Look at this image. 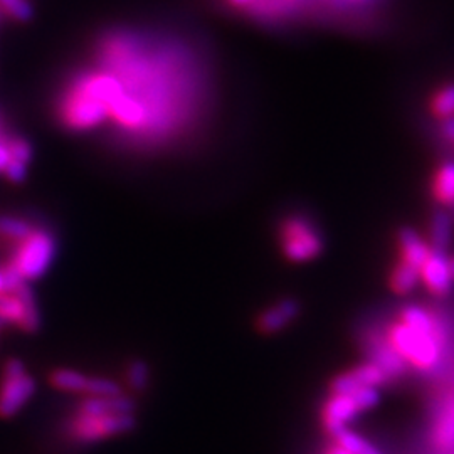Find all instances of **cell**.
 <instances>
[{
    "instance_id": "obj_35",
    "label": "cell",
    "mask_w": 454,
    "mask_h": 454,
    "mask_svg": "<svg viewBox=\"0 0 454 454\" xmlns=\"http://www.w3.org/2000/svg\"><path fill=\"white\" fill-rule=\"evenodd\" d=\"M0 325H2V320H0Z\"/></svg>"
},
{
    "instance_id": "obj_12",
    "label": "cell",
    "mask_w": 454,
    "mask_h": 454,
    "mask_svg": "<svg viewBox=\"0 0 454 454\" xmlns=\"http://www.w3.org/2000/svg\"><path fill=\"white\" fill-rule=\"evenodd\" d=\"M300 315V305L294 300H283L275 307L266 309L258 320V328L262 333H276Z\"/></svg>"
},
{
    "instance_id": "obj_1",
    "label": "cell",
    "mask_w": 454,
    "mask_h": 454,
    "mask_svg": "<svg viewBox=\"0 0 454 454\" xmlns=\"http://www.w3.org/2000/svg\"><path fill=\"white\" fill-rule=\"evenodd\" d=\"M387 341L409 365L419 371L431 372L441 365L444 340L438 335L421 333L409 325L399 322L390 326Z\"/></svg>"
},
{
    "instance_id": "obj_17",
    "label": "cell",
    "mask_w": 454,
    "mask_h": 454,
    "mask_svg": "<svg viewBox=\"0 0 454 454\" xmlns=\"http://www.w3.org/2000/svg\"><path fill=\"white\" fill-rule=\"evenodd\" d=\"M453 236V223L446 211H436L431 221V243L434 249L446 251V247L451 243Z\"/></svg>"
},
{
    "instance_id": "obj_31",
    "label": "cell",
    "mask_w": 454,
    "mask_h": 454,
    "mask_svg": "<svg viewBox=\"0 0 454 454\" xmlns=\"http://www.w3.org/2000/svg\"><path fill=\"white\" fill-rule=\"evenodd\" d=\"M231 5H234V7H243V9H246V7H249L254 0H227Z\"/></svg>"
},
{
    "instance_id": "obj_19",
    "label": "cell",
    "mask_w": 454,
    "mask_h": 454,
    "mask_svg": "<svg viewBox=\"0 0 454 454\" xmlns=\"http://www.w3.org/2000/svg\"><path fill=\"white\" fill-rule=\"evenodd\" d=\"M434 194L439 202L454 204V162L444 163L439 168L434 182Z\"/></svg>"
},
{
    "instance_id": "obj_27",
    "label": "cell",
    "mask_w": 454,
    "mask_h": 454,
    "mask_svg": "<svg viewBox=\"0 0 454 454\" xmlns=\"http://www.w3.org/2000/svg\"><path fill=\"white\" fill-rule=\"evenodd\" d=\"M12 160L27 163L31 160V146L26 140H14L9 144Z\"/></svg>"
},
{
    "instance_id": "obj_5",
    "label": "cell",
    "mask_w": 454,
    "mask_h": 454,
    "mask_svg": "<svg viewBox=\"0 0 454 454\" xmlns=\"http://www.w3.org/2000/svg\"><path fill=\"white\" fill-rule=\"evenodd\" d=\"M281 243L285 254L293 261L311 260L324 249L318 231L303 217L286 219L281 229Z\"/></svg>"
},
{
    "instance_id": "obj_10",
    "label": "cell",
    "mask_w": 454,
    "mask_h": 454,
    "mask_svg": "<svg viewBox=\"0 0 454 454\" xmlns=\"http://www.w3.org/2000/svg\"><path fill=\"white\" fill-rule=\"evenodd\" d=\"M369 352H371L369 354L371 362H373L382 372L386 373L389 380L401 379L406 375L409 364L397 354V350L390 345L387 339L373 341Z\"/></svg>"
},
{
    "instance_id": "obj_15",
    "label": "cell",
    "mask_w": 454,
    "mask_h": 454,
    "mask_svg": "<svg viewBox=\"0 0 454 454\" xmlns=\"http://www.w3.org/2000/svg\"><path fill=\"white\" fill-rule=\"evenodd\" d=\"M335 444L340 446L341 450H345L350 454H384L372 441L364 438L357 434L356 431H352L350 427L341 429L337 436H333Z\"/></svg>"
},
{
    "instance_id": "obj_14",
    "label": "cell",
    "mask_w": 454,
    "mask_h": 454,
    "mask_svg": "<svg viewBox=\"0 0 454 454\" xmlns=\"http://www.w3.org/2000/svg\"><path fill=\"white\" fill-rule=\"evenodd\" d=\"M401 322L409 325L411 328H414L421 333L438 335L442 339V330L439 328L438 322L426 309L418 307V305H409V307L403 309Z\"/></svg>"
},
{
    "instance_id": "obj_13",
    "label": "cell",
    "mask_w": 454,
    "mask_h": 454,
    "mask_svg": "<svg viewBox=\"0 0 454 454\" xmlns=\"http://www.w3.org/2000/svg\"><path fill=\"white\" fill-rule=\"evenodd\" d=\"M399 246H401L403 261L419 268V270L431 253V246L426 243L421 236L411 227H403L399 231Z\"/></svg>"
},
{
    "instance_id": "obj_29",
    "label": "cell",
    "mask_w": 454,
    "mask_h": 454,
    "mask_svg": "<svg viewBox=\"0 0 454 454\" xmlns=\"http://www.w3.org/2000/svg\"><path fill=\"white\" fill-rule=\"evenodd\" d=\"M441 131H442V135H444L448 140L454 142V116L444 118V121H442V125H441Z\"/></svg>"
},
{
    "instance_id": "obj_9",
    "label": "cell",
    "mask_w": 454,
    "mask_h": 454,
    "mask_svg": "<svg viewBox=\"0 0 454 454\" xmlns=\"http://www.w3.org/2000/svg\"><path fill=\"white\" fill-rule=\"evenodd\" d=\"M421 279L434 294L444 296L451 292L453 275L450 270V258L446 256V251L431 247L427 260L421 266Z\"/></svg>"
},
{
    "instance_id": "obj_3",
    "label": "cell",
    "mask_w": 454,
    "mask_h": 454,
    "mask_svg": "<svg viewBox=\"0 0 454 454\" xmlns=\"http://www.w3.org/2000/svg\"><path fill=\"white\" fill-rule=\"evenodd\" d=\"M35 392V380L26 373L24 364L11 358L4 365L0 384V418L9 419L26 406Z\"/></svg>"
},
{
    "instance_id": "obj_7",
    "label": "cell",
    "mask_w": 454,
    "mask_h": 454,
    "mask_svg": "<svg viewBox=\"0 0 454 454\" xmlns=\"http://www.w3.org/2000/svg\"><path fill=\"white\" fill-rule=\"evenodd\" d=\"M389 382L387 375L382 372L373 362H365L348 372L340 373L332 380V394H352L364 387H382Z\"/></svg>"
},
{
    "instance_id": "obj_23",
    "label": "cell",
    "mask_w": 454,
    "mask_h": 454,
    "mask_svg": "<svg viewBox=\"0 0 454 454\" xmlns=\"http://www.w3.org/2000/svg\"><path fill=\"white\" fill-rule=\"evenodd\" d=\"M433 110L442 120L454 116V84H450L439 91L433 101Z\"/></svg>"
},
{
    "instance_id": "obj_8",
    "label": "cell",
    "mask_w": 454,
    "mask_h": 454,
    "mask_svg": "<svg viewBox=\"0 0 454 454\" xmlns=\"http://www.w3.org/2000/svg\"><path fill=\"white\" fill-rule=\"evenodd\" d=\"M429 444L434 453L454 450V395L439 401L433 409Z\"/></svg>"
},
{
    "instance_id": "obj_32",
    "label": "cell",
    "mask_w": 454,
    "mask_h": 454,
    "mask_svg": "<svg viewBox=\"0 0 454 454\" xmlns=\"http://www.w3.org/2000/svg\"><path fill=\"white\" fill-rule=\"evenodd\" d=\"M326 454H350V453H347V451H345V450H341L340 446H337V444H335V446H333V448H330V450H328V451H326Z\"/></svg>"
},
{
    "instance_id": "obj_16",
    "label": "cell",
    "mask_w": 454,
    "mask_h": 454,
    "mask_svg": "<svg viewBox=\"0 0 454 454\" xmlns=\"http://www.w3.org/2000/svg\"><path fill=\"white\" fill-rule=\"evenodd\" d=\"M419 279H421V270L403 261L399 266H395L394 273L390 276V286L399 294H407L418 286Z\"/></svg>"
},
{
    "instance_id": "obj_11",
    "label": "cell",
    "mask_w": 454,
    "mask_h": 454,
    "mask_svg": "<svg viewBox=\"0 0 454 454\" xmlns=\"http://www.w3.org/2000/svg\"><path fill=\"white\" fill-rule=\"evenodd\" d=\"M80 414L86 416H110V414H133L135 401L129 395H114V397H95L86 395L80 407Z\"/></svg>"
},
{
    "instance_id": "obj_18",
    "label": "cell",
    "mask_w": 454,
    "mask_h": 454,
    "mask_svg": "<svg viewBox=\"0 0 454 454\" xmlns=\"http://www.w3.org/2000/svg\"><path fill=\"white\" fill-rule=\"evenodd\" d=\"M88 382V375L69 369H59L51 373V384L56 389L74 392V394H84V387Z\"/></svg>"
},
{
    "instance_id": "obj_30",
    "label": "cell",
    "mask_w": 454,
    "mask_h": 454,
    "mask_svg": "<svg viewBox=\"0 0 454 454\" xmlns=\"http://www.w3.org/2000/svg\"><path fill=\"white\" fill-rule=\"evenodd\" d=\"M11 160H12V157H11V150H9V145L0 142V172H4V170H5L7 163L11 162Z\"/></svg>"
},
{
    "instance_id": "obj_33",
    "label": "cell",
    "mask_w": 454,
    "mask_h": 454,
    "mask_svg": "<svg viewBox=\"0 0 454 454\" xmlns=\"http://www.w3.org/2000/svg\"><path fill=\"white\" fill-rule=\"evenodd\" d=\"M4 290H5V286H4V276L0 273V293L4 292Z\"/></svg>"
},
{
    "instance_id": "obj_4",
    "label": "cell",
    "mask_w": 454,
    "mask_h": 454,
    "mask_svg": "<svg viewBox=\"0 0 454 454\" xmlns=\"http://www.w3.org/2000/svg\"><path fill=\"white\" fill-rule=\"evenodd\" d=\"M137 421L133 414H110V416H86L80 414L71 422V434L80 442H97L101 439L120 436L135 429Z\"/></svg>"
},
{
    "instance_id": "obj_25",
    "label": "cell",
    "mask_w": 454,
    "mask_h": 454,
    "mask_svg": "<svg viewBox=\"0 0 454 454\" xmlns=\"http://www.w3.org/2000/svg\"><path fill=\"white\" fill-rule=\"evenodd\" d=\"M298 0H254L249 7L254 9L258 14H266V16H273L285 12L288 9L290 4H296Z\"/></svg>"
},
{
    "instance_id": "obj_26",
    "label": "cell",
    "mask_w": 454,
    "mask_h": 454,
    "mask_svg": "<svg viewBox=\"0 0 454 454\" xmlns=\"http://www.w3.org/2000/svg\"><path fill=\"white\" fill-rule=\"evenodd\" d=\"M2 276H4V286H5L7 292H16L20 285H24V278L19 273V270L12 262L2 271Z\"/></svg>"
},
{
    "instance_id": "obj_24",
    "label": "cell",
    "mask_w": 454,
    "mask_h": 454,
    "mask_svg": "<svg viewBox=\"0 0 454 454\" xmlns=\"http://www.w3.org/2000/svg\"><path fill=\"white\" fill-rule=\"evenodd\" d=\"M0 9L7 16L14 17L22 22L33 17V5L29 0H0Z\"/></svg>"
},
{
    "instance_id": "obj_22",
    "label": "cell",
    "mask_w": 454,
    "mask_h": 454,
    "mask_svg": "<svg viewBox=\"0 0 454 454\" xmlns=\"http://www.w3.org/2000/svg\"><path fill=\"white\" fill-rule=\"evenodd\" d=\"M33 229L31 226L22 221V219H16V217H0V234L11 239L20 241L24 239Z\"/></svg>"
},
{
    "instance_id": "obj_2",
    "label": "cell",
    "mask_w": 454,
    "mask_h": 454,
    "mask_svg": "<svg viewBox=\"0 0 454 454\" xmlns=\"http://www.w3.org/2000/svg\"><path fill=\"white\" fill-rule=\"evenodd\" d=\"M56 254V243L46 231H31L17 247L12 264L24 279L41 278L48 271Z\"/></svg>"
},
{
    "instance_id": "obj_6",
    "label": "cell",
    "mask_w": 454,
    "mask_h": 454,
    "mask_svg": "<svg viewBox=\"0 0 454 454\" xmlns=\"http://www.w3.org/2000/svg\"><path fill=\"white\" fill-rule=\"evenodd\" d=\"M364 411L358 406L354 394H332L326 401L322 412L325 429L333 438L341 429L348 427V424L356 421Z\"/></svg>"
},
{
    "instance_id": "obj_20",
    "label": "cell",
    "mask_w": 454,
    "mask_h": 454,
    "mask_svg": "<svg viewBox=\"0 0 454 454\" xmlns=\"http://www.w3.org/2000/svg\"><path fill=\"white\" fill-rule=\"evenodd\" d=\"M86 395H95V397H114L123 394L121 386L116 384L114 380L105 379V377H88L86 387H84Z\"/></svg>"
},
{
    "instance_id": "obj_34",
    "label": "cell",
    "mask_w": 454,
    "mask_h": 454,
    "mask_svg": "<svg viewBox=\"0 0 454 454\" xmlns=\"http://www.w3.org/2000/svg\"><path fill=\"white\" fill-rule=\"evenodd\" d=\"M450 270H451V275H453L454 279V258L453 260H450Z\"/></svg>"
},
{
    "instance_id": "obj_28",
    "label": "cell",
    "mask_w": 454,
    "mask_h": 454,
    "mask_svg": "<svg viewBox=\"0 0 454 454\" xmlns=\"http://www.w3.org/2000/svg\"><path fill=\"white\" fill-rule=\"evenodd\" d=\"M5 176L12 182H22L26 179V174H27V167L26 163L19 162V160H11L5 167Z\"/></svg>"
},
{
    "instance_id": "obj_21",
    "label": "cell",
    "mask_w": 454,
    "mask_h": 454,
    "mask_svg": "<svg viewBox=\"0 0 454 454\" xmlns=\"http://www.w3.org/2000/svg\"><path fill=\"white\" fill-rule=\"evenodd\" d=\"M148 380H150V369L145 362L142 360L131 362L127 369V384L130 386V389L142 392L148 387Z\"/></svg>"
}]
</instances>
